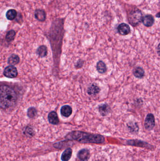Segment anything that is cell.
<instances>
[{
    "instance_id": "16",
    "label": "cell",
    "mask_w": 160,
    "mask_h": 161,
    "mask_svg": "<svg viewBox=\"0 0 160 161\" xmlns=\"http://www.w3.org/2000/svg\"><path fill=\"white\" fill-rule=\"evenodd\" d=\"M96 69L100 74H104L107 71V67L104 62L100 60L98 62L96 65Z\"/></svg>"
},
{
    "instance_id": "26",
    "label": "cell",
    "mask_w": 160,
    "mask_h": 161,
    "mask_svg": "<svg viewBox=\"0 0 160 161\" xmlns=\"http://www.w3.org/2000/svg\"><path fill=\"white\" fill-rule=\"evenodd\" d=\"M83 63H84V61L81 60H79L77 62L76 64L75 65L76 68H80L82 66H83Z\"/></svg>"
},
{
    "instance_id": "11",
    "label": "cell",
    "mask_w": 160,
    "mask_h": 161,
    "mask_svg": "<svg viewBox=\"0 0 160 161\" xmlns=\"http://www.w3.org/2000/svg\"><path fill=\"white\" fill-rule=\"evenodd\" d=\"M154 18L151 15H147L142 18V22L143 25L147 27H150L154 23Z\"/></svg>"
},
{
    "instance_id": "1",
    "label": "cell",
    "mask_w": 160,
    "mask_h": 161,
    "mask_svg": "<svg viewBox=\"0 0 160 161\" xmlns=\"http://www.w3.org/2000/svg\"><path fill=\"white\" fill-rule=\"evenodd\" d=\"M18 100L15 89L7 84H0V108L3 110L13 107Z\"/></svg>"
},
{
    "instance_id": "10",
    "label": "cell",
    "mask_w": 160,
    "mask_h": 161,
    "mask_svg": "<svg viewBox=\"0 0 160 161\" xmlns=\"http://www.w3.org/2000/svg\"><path fill=\"white\" fill-rule=\"evenodd\" d=\"M48 120L49 123L53 125H58L59 123V119L58 114L55 111H52L49 113Z\"/></svg>"
},
{
    "instance_id": "12",
    "label": "cell",
    "mask_w": 160,
    "mask_h": 161,
    "mask_svg": "<svg viewBox=\"0 0 160 161\" xmlns=\"http://www.w3.org/2000/svg\"><path fill=\"white\" fill-rule=\"evenodd\" d=\"M61 114L65 117H69L72 113V109L69 105L63 106L61 108Z\"/></svg>"
},
{
    "instance_id": "9",
    "label": "cell",
    "mask_w": 160,
    "mask_h": 161,
    "mask_svg": "<svg viewBox=\"0 0 160 161\" xmlns=\"http://www.w3.org/2000/svg\"><path fill=\"white\" fill-rule=\"evenodd\" d=\"M98 110L102 117H105L110 113L111 109L107 104H102L98 106Z\"/></svg>"
},
{
    "instance_id": "27",
    "label": "cell",
    "mask_w": 160,
    "mask_h": 161,
    "mask_svg": "<svg viewBox=\"0 0 160 161\" xmlns=\"http://www.w3.org/2000/svg\"><path fill=\"white\" fill-rule=\"evenodd\" d=\"M159 45H160V44L158 45V55H159V54H160V53H159V51H160V47H159Z\"/></svg>"
},
{
    "instance_id": "21",
    "label": "cell",
    "mask_w": 160,
    "mask_h": 161,
    "mask_svg": "<svg viewBox=\"0 0 160 161\" xmlns=\"http://www.w3.org/2000/svg\"><path fill=\"white\" fill-rule=\"evenodd\" d=\"M24 134L28 137L32 138L34 135V131L32 127L27 126L24 131Z\"/></svg>"
},
{
    "instance_id": "2",
    "label": "cell",
    "mask_w": 160,
    "mask_h": 161,
    "mask_svg": "<svg viewBox=\"0 0 160 161\" xmlns=\"http://www.w3.org/2000/svg\"><path fill=\"white\" fill-rule=\"evenodd\" d=\"M67 140H75L82 143H103L105 138L103 136L95 134L85 132L81 131H72L65 136Z\"/></svg>"
},
{
    "instance_id": "28",
    "label": "cell",
    "mask_w": 160,
    "mask_h": 161,
    "mask_svg": "<svg viewBox=\"0 0 160 161\" xmlns=\"http://www.w3.org/2000/svg\"><path fill=\"white\" fill-rule=\"evenodd\" d=\"M100 161V160H96V161Z\"/></svg>"
},
{
    "instance_id": "17",
    "label": "cell",
    "mask_w": 160,
    "mask_h": 161,
    "mask_svg": "<svg viewBox=\"0 0 160 161\" xmlns=\"http://www.w3.org/2000/svg\"><path fill=\"white\" fill-rule=\"evenodd\" d=\"M133 74L135 77L141 79L145 76V71L142 67H136L134 69Z\"/></svg>"
},
{
    "instance_id": "15",
    "label": "cell",
    "mask_w": 160,
    "mask_h": 161,
    "mask_svg": "<svg viewBox=\"0 0 160 161\" xmlns=\"http://www.w3.org/2000/svg\"><path fill=\"white\" fill-rule=\"evenodd\" d=\"M127 144L131 146H139L140 147H148L149 148V145L147 142L138 140H130L127 141Z\"/></svg>"
},
{
    "instance_id": "19",
    "label": "cell",
    "mask_w": 160,
    "mask_h": 161,
    "mask_svg": "<svg viewBox=\"0 0 160 161\" xmlns=\"http://www.w3.org/2000/svg\"><path fill=\"white\" fill-rule=\"evenodd\" d=\"M47 53L48 49L46 46L42 45L37 49V54L41 58H43L46 56Z\"/></svg>"
},
{
    "instance_id": "8",
    "label": "cell",
    "mask_w": 160,
    "mask_h": 161,
    "mask_svg": "<svg viewBox=\"0 0 160 161\" xmlns=\"http://www.w3.org/2000/svg\"><path fill=\"white\" fill-rule=\"evenodd\" d=\"M35 18L40 22H44L46 19V13L42 9H37L34 12Z\"/></svg>"
},
{
    "instance_id": "24",
    "label": "cell",
    "mask_w": 160,
    "mask_h": 161,
    "mask_svg": "<svg viewBox=\"0 0 160 161\" xmlns=\"http://www.w3.org/2000/svg\"><path fill=\"white\" fill-rule=\"evenodd\" d=\"M37 114V110L35 107H31L28 109V116L30 118L35 117Z\"/></svg>"
},
{
    "instance_id": "3",
    "label": "cell",
    "mask_w": 160,
    "mask_h": 161,
    "mask_svg": "<svg viewBox=\"0 0 160 161\" xmlns=\"http://www.w3.org/2000/svg\"><path fill=\"white\" fill-rule=\"evenodd\" d=\"M142 13L139 10H133L128 15V21L133 27H136L142 22Z\"/></svg>"
},
{
    "instance_id": "14",
    "label": "cell",
    "mask_w": 160,
    "mask_h": 161,
    "mask_svg": "<svg viewBox=\"0 0 160 161\" xmlns=\"http://www.w3.org/2000/svg\"><path fill=\"white\" fill-rule=\"evenodd\" d=\"M72 150L71 148H67L62 154L61 156V159L62 161H69L72 156Z\"/></svg>"
},
{
    "instance_id": "6",
    "label": "cell",
    "mask_w": 160,
    "mask_h": 161,
    "mask_svg": "<svg viewBox=\"0 0 160 161\" xmlns=\"http://www.w3.org/2000/svg\"><path fill=\"white\" fill-rule=\"evenodd\" d=\"M77 157L80 161H88L90 157L89 150L88 149H82L78 151Z\"/></svg>"
},
{
    "instance_id": "20",
    "label": "cell",
    "mask_w": 160,
    "mask_h": 161,
    "mask_svg": "<svg viewBox=\"0 0 160 161\" xmlns=\"http://www.w3.org/2000/svg\"><path fill=\"white\" fill-rule=\"evenodd\" d=\"M18 13L14 9L8 10L6 13V16L7 19L9 20H13L15 19L17 16Z\"/></svg>"
},
{
    "instance_id": "18",
    "label": "cell",
    "mask_w": 160,
    "mask_h": 161,
    "mask_svg": "<svg viewBox=\"0 0 160 161\" xmlns=\"http://www.w3.org/2000/svg\"><path fill=\"white\" fill-rule=\"evenodd\" d=\"M20 61L19 56L16 54H12L8 59V62L10 65H14L18 64Z\"/></svg>"
},
{
    "instance_id": "5",
    "label": "cell",
    "mask_w": 160,
    "mask_h": 161,
    "mask_svg": "<svg viewBox=\"0 0 160 161\" xmlns=\"http://www.w3.org/2000/svg\"><path fill=\"white\" fill-rule=\"evenodd\" d=\"M3 75L9 78H14L16 77L18 75L17 69L14 65H9L4 69Z\"/></svg>"
},
{
    "instance_id": "23",
    "label": "cell",
    "mask_w": 160,
    "mask_h": 161,
    "mask_svg": "<svg viewBox=\"0 0 160 161\" xmlns=\"http://www.w3.org/2000/svg\"><path fill=\"white\" fill-rule=\"evenodd\" d=\"M16 36V32L13 30L9 31L6 35V41L8 42H11L15 39Z\"/></svg>"
},
{
    "instance_id": "25",
    "label": "cell",
    "mask_w": 160,
    "mask_h": 161,
    "mask_svg": "<svg viewBox=\"0 0 160 161\" xmlns=\"http://www.w3.org/2000/svg\"><path fill=\"white\" fill-rule=\"evenodd\" d=\"M128 129L130 130V132H138V127L136 123H130L128 124Z\"/></svg>"
},
{
    "instance_id": "4",
    "label": "cell",
    "mask_w": 160,
    "mask_h": 161,
    "mask_svg": "<svg viewBox=\"0 0 160 161\" xmlns=\"http://www.w3.org/2000/svg\"><path fill=\"white\" fill-rule=\"evenodd\" d=\"M155 117L153 114H148L147 115L144 122L145 129L148 131H151L155 126Z\"/></svg>"
},
{
    "instance_id": "7",
    "label": "cell",
    "mask_w": 160,
    "mask_h": 161,
    "mask_svg": "<svg viewBox=\"0 0 160 161\" xmlns=\"http://www.w3.org/2000/svg\"><path fill=\"white\" fill-rule=\"evenodd\" d=\"M118 31L122 35H126L131 32V29L129 25L125 23H122L118 27Z\"/></svg>"
},
{
    "instance_id": "22",
    "label": "cell",
    "mask_w": 160,
    "mask_h": 161,
    "mask_svg": "<svg viewBox=\"0 0 160 161\" xmlns=\"http://www.w3.org/2000/svg\"><path fill=\"white\" fill-rule=\"evenodd\" d=\"M69 144V142L67 140L65 141H61V142H58L54 144V148L57 149H63L66 148Z\"/></svg>"
},
{
    "instance_id": "13",
    "label": "cell",
    "mask_w": 160,
    "mask_h": 161,
    "mask_svg": "<svg viewBox=\"0 0 160 161\" xmlns=\"http://www.w3.org/2000/svg\"><path fill=\"white\" fill-rule=\"evenodd\" d=\"M100 91V87L96 84H93L88 88V93L90 96H94L98 94Z\"/></svg>"
}]
</instances>
